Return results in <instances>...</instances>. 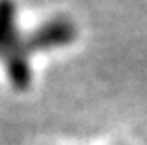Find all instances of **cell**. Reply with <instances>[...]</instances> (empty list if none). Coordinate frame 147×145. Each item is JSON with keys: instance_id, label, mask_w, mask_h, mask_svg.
I'll return each instance as SVG.
<instances>
[{"instance_id": "6da1fadb", "label": "cell", "mask_w": 147, "mask_h": 145, "mask_svg": "<svg viewBox=\"0 0 147 145\" xmlns=\"http://www.w3.org/2000/svg\"><path fill=\"white\" fill-rule=\"evenodd\" d=\"M17 6L13 0H0V64L13 89L26 90L32 83L30 32L19 26Z\"/></svg>"}, {"instance_id": "7a4b0ae2", "label": "cell", "mask_w": 147, "mask_h": 145, "mask_svg": "<svg viewBox=\"0 0 147 145\" xmlns=\"http://www.w3.org/2000/svg\"><path fill=\"white\" fill-rule=\"evenodd\" d=\"M78 38V28L70 19L59 17L38 25L30 32V42L34 53H45L55 49H64Z\"/></svg>"}]
</instances>
